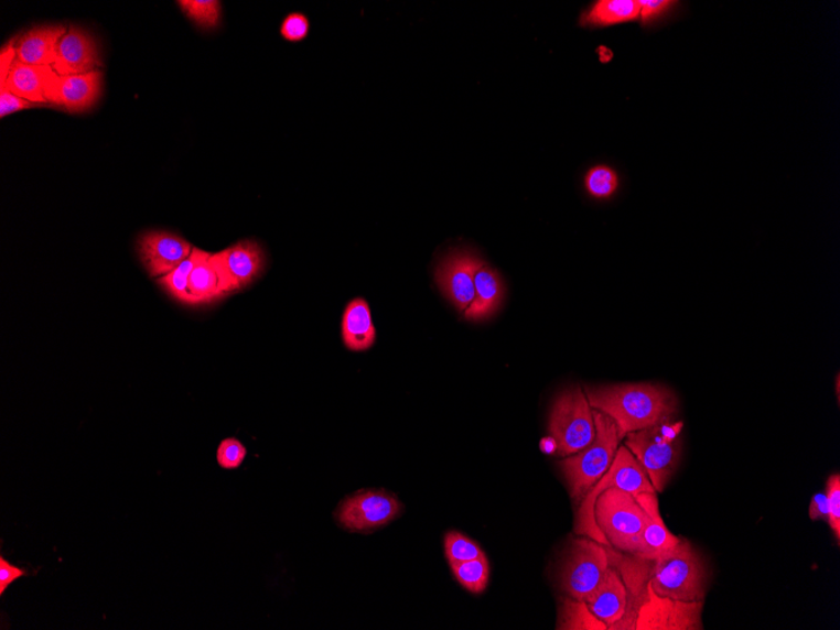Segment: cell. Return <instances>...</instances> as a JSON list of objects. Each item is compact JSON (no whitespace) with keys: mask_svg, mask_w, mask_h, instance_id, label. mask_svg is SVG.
I'll return each mask as SVG.
<instances>
[{"mask_svg":"<svg viewBox=\"0 0 840 630\" xmlns=\"http://www.w3.org/2000/svg\"><path fill=\"white\" fill-rule=\"evenodd\" d=\"M589 404L610 415L621 437L671 421L677 399L671 390L654 384L586 388Z\"/></svg>","mask_w":840,"mask_h":630,"instance_id":"1","label":"cell"},{"mask_svg":"<svg viewBox=\"0 0 840 630\" xmlns=\"http://www.w3.org/2000/svg\"><path fill=\"white\" fill-rule=\"evenodd\" d=\"M706 580L708 575L702 557L686 539L679 540L672 550L651 561L648 583L659 597L703 601Z\"/></svg>","mask_w":840,"mask_h":630,"instance_id":"2","label":"cell"},{"mask_svg":"<svg viewBox=\"0 0 840 630\" xmlns=\"http://www.w3.org/2000/svg\"><path fill=\"white\" fill-rule=\"evenodd\" d=\"M595 438L584 449L568 456L559 464L564 474L571 499H584L599 479L613 464L622 439L618 427L610 415L593 411Z\"/></svg>","mask_w":840,"mask_h":630,"instance_id":"3","label":"cell"},{"mask_svg":"<svg viewBox=\"0 0 840 630\" xmlns=\"http://www.w3.org/2000/svg\"><path fill=\"white\" fill-rule=\"evenodd\" d=\"M647 513L632 493L618 487L599 495L595 520L610 546L622 554L639 557Z\"/></svg>","mask_w":840,"mask_h":630,"instance_id":"4","label":"cell"},{"mask_svg":"<svg viewBox=\"0 0 840 630\" xmlns=\"http://www.w3.org/2000/svg\"><path fill=\"white\" fill-rule=\"evenodd\" d=\"M611 487H618L633 496L639 493H657L654 485L650 484L645 468L640 466L637 458L632 455L627 447H620L616 450L613 464L607 472L590 488L584 500L580 503L577 513L575 532L579 536H586L597 541L605 546H610L603 532L599 529L595 520V503L599 495Z\"/></svg>","mask_w":840,"mask_h":630,"instance_id":"5","label":"cell"},{"mask_svg":"<svg viewBox=\"0 0 840 630\" xmlns=\"http://www.w3.org/2000/svg\"><path fill=\"white\" fill-rule=\"evenodd\" d=\"M682 423L675 425H657L638 432L627 434L625 447H627L654 485L657 492H664L669 477L677 467L681 455V442L678 439Z\"/></svg>","mask_w":840,"mask_h":630,"instance_id":"6","label":"cell"},{"mask_svg":"<svg viewBox=\"0 0 840 630\" xmlns=\"http://www.w3.org/2000/svg\"><path fill=\"white\" fill-rule=\"evenodd\" d=\"M549 432L561 457L575 455L593 442L594 415L582 389L570 388L558 397L552 405Z\"/></svg>","mask_w":840,"mask_h":630,"instance_id":"7","label":"cell"},{"mask_svg":"<svg viewBox=\"0 0 840 630\" xmlns=\"http://www.w3.org/2000/svg\"><path fill=\"white\" fill-rule=\"evenodd\" d=\"M611 566L607 546L590 537L571 541L560 571V588L568 597L585 600Z\"/></svg>","mask_w":840,"mask_h":630,"instance_id":"8","label":"cell"},{"mask_svg":"<svg viewBox=\"0 0 840 630\" xmlns=\"http://www.w3.org/2000/svg\"><path fill=\"white\" fill-rule=\"evenodd\" d=\"M405 506L384 490H365L347 496L334 512L340 528L352 534H370L397 520Z\"/></svg>","mask_w":840,"mask_h":630,"instance_id":"9","label":"cell"},{"mask_svg":"<svg viewBox=\"0 0 840 630\" xmlns=\"http://www.w3.org/2000/svg\"><path fill=\"white\" fill-rule=\"evenodd\" d=\"M703 601H682L657 596L648 583L647 597L638 610L634 630H701Z\"/></svg>","mask_w":840,"mask_h":630,"instance_id":"10","label":"cell"},{"mask_svg":"<svg viewBox=\"0 0 840 630\" xmlns=\"http://www.w3.org/2000/svg\"><path fill=\"white\" fill-rule=\"evenodd\" d=\"M485 262L470 250H454L438 264L435 282L443 295L460 313L466 312L475 298V278Z\"/></svg>","mask_w":840,"mask_h":630,"instance_id":"11","label":"cell"},{"mask_svg":"<svg viewBox=\"0 0 840 630\" xmlns=\"http://www.w3.org/2000/svg\"><path fill=\"white\" fill-rule=\"evenodd\" d=\"M223 294L243 290L259 278L265 269V253L257 242L243 241L211 256Z\"/></svg>","mask_w":840,"mask_h":630,"instance_id":"12","label":"cell"},{"mask_svg":"<svg viewBox=\"0 0 840 630\" xmlns=\"http://www.w3.org/2000/svg\"><path fill=\"white\" fill-rule=\"evenodd\" d=\"M140 260L151 278H163L173 272L193 252V247L181 236L151 230L139 239Z\"/></svg>","mask_w":840,"mask_h":630,"instance_id":"13","label":"cell"},{"mask_svg":"<svg viewBox=\"0 0 840 630\" xmlns=\"http://www.w3.org/2000/svg\"><path fill=\"white\" fill-rule=\"evenodd\" d=\"M101 88L103 73L98 69L85 75L55 74L46 88V100L68 112H84L100 99Z\"/></svg>","mask_w":840,"mask_h":630,"instance_id":"14","label":"cell"},{"mask_svg":"<svg viewBox=\"0 0 840 630\" xmlns=\"http://www.w3.org/2000/svg\"><path fill=\"white\" fill-rule=\"evenodd\" d=\"M103 66L100 52L91 34L69 25L58 43L55 73L62 76L85 75Z\"/></svg>","mask_w":840,"mask_h":630,"instance_id":"15","label":"cell"},{"mask_svg":"<svg viewBox=\"0 0 840 630\" xmlns=\"http://www.w3.org/2000/svg\"><path fill=\"white\" fill-rule=\"evenodd\" d=\"M592 613L611 629L620 622L627 610V588L622 575L611 564L597 588L585 599Z\"/></svg>","mask_w":840,"mask_h":630,"instance_id":"16","label":"cell"},{"mask_svg":"<svg viewBox=\"0 0 840 630\" xmlns=\"http://www.w3.org/2000/svg\"><path fill=\"white\" fill-rule=\"evenodd\" d=\"M67 31L62 24L34 26L15 41L17 59L32 66L55 65L58 43Z\"/></svg>","mask_w":840,"mask_h":630,"instance_id":"17","label":"cell"},{"mask_svg":"<svg viewBox=\"0 0 840 630\" xmlns=\"http://www.w3.org/2000/svg\"><path fill=\"white\" fill-rule=\"evenodd\" d=\"M634 497L647 513L639 557L656 561L657 557L672 550L681 539L675 536L667 529L663 517H660L657 493H639Z\"/></svg>","mask_w":840,"mask_h":630,"instance_id":"18","label":"cell"},{"mask_svg":"<svg viewBox=\"0 0 840 630\" xmlns=\"http://www.w3.org/2000/svg\"><path fill=\"white\" fill-rule=\"evenodd\" d=\"M55 74L52 66L25 65L15 58L6 82L0 85L2 90L20 96L22 99L35 104H47L46 88Z\"/></svg>","mask_w":840,"mask_h":630,"instance_id":"19","label":"cell"},{"mask_svg":"<svg viewBox=\"0 0 840 630\" xmlns=\"http://www.w3.org/2000/svg\"><path fill=\"white\" fill-rule=\"evenodd\" d=\"M476 295L464 312L469 322H484L494 316L505 297V283L496 270L488 264L482 265L475 278Z\"/></svg>","mask_w":840,"mask_h":630,"instance_id":"20","label":"cell"},{"mask_svg":"<svg viewBox=\"0 0 840 630\" xmlns=\"http://www.w3.org/2000/svg\"><path fill=\"white\" fill-rule=\"evenodd\" d=\"M377 339L368 303L355 298L347 305L343 317V340L351 351L369 350Z\"/></svg>","mask_w":840,"mask_h":630,"instance_id":"21","label":"cell"},{"mask_svg":"<svg viewBox=\"0 0 840 630\" xmlns=\"http://www.w3.org/2000/svg\"><path fill=\"white\" fill-rule=\"evenodd\" d=\"M639 17L637 0H601L583 13L580 24L610 26L636 21Z\"/></svg>","mask_w":840,"mask_h":630,"instance_id":"22","label":"cell"},{"mask_svg":"<svg viewBox=\"0 0 840 630\" xmlns=\"http://www.w3.org/2000/svg\"><path fill=\"white\" fill-rule=\"evenodd\" d=\"M211 253L203 252L190 278V294L193 305L213 303L223 296L219 278L211 261Z\"/></svg>","mask_w":840,"mask_h":630,"instance_id":"23","label":"cell"},{"mask_svg":"<svg viewBox=\"0 0 840 630\" xmlns=\"http://www.w3.org/2000/svg\"><path fill=\"white\" fill-rule=\"evenodd\" d=\"M557 629L606 630L607 627L592 613L585 600L568 597L562 600Z\"/></svg>","mask_w":840,"mask_h":630,"instance_id":"24","label":"cell"},{"mask_svg":"<svg viewBox=\"0 0 840 630\" xmlns=\"http://www.w3.org/2000/svg\"><path fill=\"white\" fill-rule=\"evenodd\" d=\"M204 251L200 248H193V252L190 259H186L181 265L166 274V276L160 278L158 283L162 286L170 296L174 297L181 303L193 305V298L190 294V278L195 268L196 262L201 260Z\"/></svg>","mask_w":840,"mask_h":630,"instance_id":"25","label":"cell"},{"mask_svg":"<svg viewBox=\"0 0 840 630\" xmlns=\"http://www.w3.org/2000/svg\"><path fill=\"white\" fill-rule=\"evenodd\" d=\"M450 566L455 580L464 589L472 594H482L486 590L489 582V562L486 555L475 561Z\"/></svg>","mask_w":840,"mask_h":630,"instance_id":"26","label":"cell"},{"mask_svg":"<svg viewBox=\"0 0 840 630\" xmlns=\"http://www.w3.org/2000/svg\"><path fill=\"white\" fill-rule=\"evenodd\" d=\"M444 553L450 565L475 561V558L486 555L475 540L461 534L459 531H450L445 535Z\"/></svg>","mask_w":840,"mask_h":630,"instance_id":"27","label":"cell"},{"mask_svg":"<svg viewBox=\"0 0 840 630\" xmlns=\"http://www.w3.org/2000/svg\"><path fill=\"white\" fill-rule=\"evenodd\" d=\"M585 188L592 197L596 199L611 198L618 189V175L612 167L606 165H596L585 175Z\"/></svg>","mask_w":840,"mask_h":630,"instance_id":"28","label":"cell"},{"mask_svg":"<svg viewBox=\"0 0 840 630\" xmlns=\"http://www.w3.org/2000/svg\"><path fill=\"white\" fill-rule=\"evenodd\" d=\"M185 14L203 29H214L220 22V3L216 0H182L177 2Z\"/></svg>","mask_w":840,"mask_h":630,"instance_id":"29","label":"cell"},{"mask_svg":"<svg viewBox=\"0 0 840 630\" xmlns=\"http://www.w3.org/2000/svg\"><path fill=\"white\" fill-rule=\"evenodd\" d=\"M247 456L244 443L235 438L223 441L217 449V463L223 469H237Z\"/></svg>","mask_w":840,"mask_h":630,"instance_id":"30","label":"cell"},{"mask_svg":"<svg viewBox=\"0 0 840 630\" xmlns=\"http://www.w3.org/2000/svg\"><path fill=\"white\" fill-rule=\"evenodd\" d=\"M827 499L829 517L828 522L830 529L834 532L836 539L840 540V477L839 475H832L827 482Z\"/></svg>","mask_w":840,"mask_h":630,"instance_id":"31","label":"cell"},{"mask_svg":"<svg viewBox=\"0 0 840 630\" xmlns=\"http://www.w3.org/2000/svg\"><path fill=\"white\" fill-rule=\"evenodd\" d=\"M310 32V21L305 14L291 13L284 18L281 25V34L286 41L301 42L305 40Z\"/></svg>","mask_w":840,"mask_h":630,"instance_id":"32","label":"cell"},{"mask_svg":"<svg viewBox=\"0 0 840 630\" xmlns=\"http://www.w3.org/2000/svg\"><path fill=\"white\" fill-rule=\"evenodd\" d=\"M638 4L642 22L649 24L671 11L676 3L669 0H639Z\"/></svg>","mask_w":840,"mask_h":630,"instance_id":"33","label":"cell"},{"mask_svg":"<svg viewBox=\"0 0 840 630\" xmlns=\"http://www.w3.org/2000/svg\"><path fill=\"white\" fill-rule=\"evenodd\" d=\"M37 106L42 105L22 99V97L7 90H0V117L2 118L17 111L37 108Z\"/></svg>","mask_w":840,"mask_h":630,"instance_id":"34","label":"cell"},{"mask_svg":"<svg viewBox=\"0 0 840 630\" xmlns=\"http://www.w3.org/2000/svg\"><path fill=\"white\" fill-rule=\"evenodd\" d=\"M25 575L26 572L21 569V567L6 561L3 555L0 556V596H4L6 590Z\"/></svg>","mask_w":840,"mask_h":630,"instance_id":"35","label":"cell"},{"mask_svg":"<svg viewBox=\"0 0 840 630\" xmlns=\"http://www.w3.org/2000/svg\"><path fill=\"white\" fill-rule=\"evenodd\" d=\"M810 520H828L829 509L826 493H817L812 497L809 508Z\"/></svg>","mask_w":840,"mask_h":630,"instance_id":"36","label":"cell"}]
</instances>
